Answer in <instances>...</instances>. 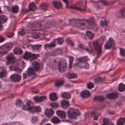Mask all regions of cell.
<instances>
[{
    "label": "cell",
    "instance_id": "1",
    "mask_svg": "<svg viewBox=\"0 0 125 125\" xmlns=\"http://www.w3.org/2000/svg\"><path fill=\"white\" fill-rule=\"evenodd\" d=\"M69 23L72 26L80 29H92L95 25V23L90 20L72 19L70 20Z\"/></svg>",
    "mask_w": 125,
    "mask_h": 125
},
{
    "label": "cell",
    "instance_id": "2",
    "mask_svg": "<svg viewBox=\"0 0 125 125\" xmlns=\"http://www.w3.org/2000/svg\"><path fill=\"white\" fill-rule=\"evenodd\" d=\"M50 23L48 21H42L29 25V27L34 29H44L50 27Z\"/></svg>",
    "mask_w": 125,
    "mask_h": 125
},
{
    "label": "cell",
    "instance_id": "3",
    "mask_svg": "<svg viewBox=\"0 0 125 125\" xmlns=\"http://www.w3.org/2000/svg\"><path fill=\"white\" fill-rule=\"evenodd\" d=\"M80 113L79 110L74 108H70L67 112L68 116L71 119H76L80 115Z\"/></svg>",
    "mask_w": 125,
    "mask_h": 125
},
{
    "label": "cell",
    "instance_id": "4",
    "mask_svg": "<svg viewBox=\"0 0 125 125\" xmlns=\"http://www.w3.org/2000/svg\"><path fill=\"white\" fill-rule=\"evenodd\" d=\"M13 44L11 43H7L0 48V53L2 55L8 52L13 47Z\"/></svg>",
    "mask_w": 125,
    "mask_h": 125
},
{
    "label": "cell",
    "instance_id": "5",
    "mask_svg": "<svg viewBox=\"0 0 125 125\" xmlns=\"http://www.w3.org/2000/svg\"><path fill=\"white\" fill-rule=\"evenodd\" d=\"M67 64L66 61L64 59H61L58 63V70L60 72H64L67 70Z\"/></svg>",
    "mask_w": 125,
    "mask_h": 125
},
{
    "label": "cell",
    "instance_id": "6",
    "mask_svg": "<svg viewBox=\"0 0 125 125\" xmlns=\"http://www.w3.org/2000/svg\"><path fill=\"white\" fill-rule=\"evenodd\" d=\"M37 57H38V55L34 54H32L30 52H26L24 56V58L26 60H28V59L33 60V59H35L36 58H37Z\"/></svg>",
    "mask_w": 125,
    "mask_h": 125
},
{
    "label": "cell",
    "instance_id": "7",
    "mask_svg": "<svg viewBox=\"0 0 125 125\" xmlns=\"http://www.w3.org/2000/svg\"><path fill=\"white\" fill-rule=\"evenodd\" d=\"M21 77L19 74H14L10 76V79L12 81L14 82H18L21 80Z\"/></svg>",
    "mask_w": 125,
    "mask_h": 125
},
{
    "label": "cell",
    "instance_id": "8",
    "mask_svg": "<svg viewBox=\"0 0 125 125\" xmlns=\"http://www.w3.org/2000/svg\"><path fill=\"white\" fill-rule=\"evenodd\" d=\"M114 44V41L112 38H110L108 41L107 42L106 44L105 45V48L106 49H111Z\"/></svg>",
    "mask_w": 125,
    "mask_h": 125
},
{
    "label": "cell",
    "instance_id": "9",
    "mask_svg": "<svg viewBox=\"0 0 125 125\" xmlns=\"http://www.w3.org/2000/svg\"><path fill=\"white\" fill-rule=\"evenodd\" d=\"M7 64H10L13 63L15 61V57L12 54H9L7 57Z\"/></svg>",
    "mask_w": 125,
    "mask_h": 125
},
{
    "label": "cell",
    "instance_id": "10",
    "mask_svg": "<svg viewBox=\"0 0 125 125\" xmlns=\"http://www.w3.org/2000/svg\"><path fill=\"white\" fill-rule=\"evenodd\" d=\"M93 45L95 47V49L97 52V54L98 55H100L101 53V46L99 44V43L97 42V41L93 43Z\"/></svg>",
    "mask_w": 125,
    "mask_h": 125
},
{
    "label": "cell",
    "instance_id": "11",
    "mask_svg": "<svg viewBox=\"0 0 125 125\" xmlns=\"http://www.w3.org/2000/svg\"><path fill=\"white\" fill-rule=\"evenodd\" d=\"M45 115L49 118L51 117L54 114V111L51 108H47L45 111Z\"/></svg>",
    "mask_w": 125,
    "mask_h": 125
},
{
    "label": "cell",
    "instance_id": "12",
    "mask_svg": "<svg viewBox=\"0 0 125 125\" xmlns=\"http://www.w3.org/2000/svg\"><path fill=\"white\" fill-rule=\"evenodd\" d=\"M30 112L32 113H34V112H41V108L39 107H32L28 109Z\"/></svg>",
    "mask_w": 125,
    "mask_h": 125
},
{
    "label": "cell",
    "instance_id": "13",
    "mask_svg": "<svg viewBox=\"0 0 125 125\" xmlns=\"http://www.w3.org/2000/svg\"><path fill=\"white\" fill-rule=\"evenodd\" d=\"M81 95L83 98H87L90 96L91 93L88 91L85 90L81 92Z\"/></svg>",
    "mask_w": 125,
    "mask_h": 125
},
{
    "label": "cell",
    "instance_id": "14",
    "mask_svg": "<svg viewBox=\"0 0 125 125\" xmlns=\"http://www.w3.org/2000/svg\"><path fill=\"white\" fill-rule=\"evenodd\" d=\"M34 101L37 102V103H40L44 101L46 99V96H41V97H38V96H36L34 98Z\"/></svg>",
    "mask_w": 125,
    "mask_h": 125
},
{
    "label": "cell",
    "instance_id": "15",
    "mask_svg": "<svg viewBox=\"0 0 125 125\" xmlns=\"http://www.w3.org/2000/svg\"><path fill=\"white\" fill-rule=\"evenodd\" d=\"M118 95L117 93H109L107 95V97L109 99H115L118 97Z\"/></svg>",
    "mask_w": 125,
    "mask_h": 125
},
{
    "label": "cell",
    "instance_id": "16",
    "mask_svg": "<svg viewBox=\"0 0 125 125\" xmlns=\"http://www.w3.org/2000/svg\"><path fill=\"white\" fill-rule=\"evenodd\" d=\"M50 99L52 101H56L58 99V96L56 93H52L50 95Z\"/></svg>",
    "mask_w": 125,
    "mask_h": 125
},
{
    "label": "cell",
    "instance_id": "17",
    "mask_svg": "<svg viewBox=\"0 0 125 125\" xmlns=\"http://www.w3.org/2000/svg\"><path fill=\"white\" fill-rule=\"evenodd\" d=\"M33 104L31 102L28 101L27 102L26 105L23 106V108L25 110H28L29 108H30L32 107H33Z\"/></svg>",
    "mask_w": 125,
    "mask_h": 125
},
{
    "label": "cell",
    "instance_id": "18",
    "mask_svg": "<svg viewBox=\"0 0 125 125\" xmlns=\"http://www.w3.org/2000/svg\"><path fill=\"white\" fill-rule=\"evenodd\" d=\"M57 114L61 118H65L66 117V113L65 111L62 110H58Z\"/></svg>",
    "mask_w": 125,
    "mask_h": 125
},
{
    "label": "cell",
    "instance_id": "19",
    "mask_svg": "<svg viewBox=\"0 0 125 125\" xmlns=\"http://www.w3.org/2000/svg\"><path fill=\"white\" fill-rule=\"evenodd\" d=\"M53 5L56 9H60L62 7V5L61 2L59 1H55L53 2Z\"/></svg>",
    "mask_w": 125,
    "mask_h": 125
},
{
    "label": "cell",
    "instance_id": "20",
    "mask_svg": "<svg viewBox=\"0 0 125 125\" xmlns=\"http://www.w3.org/2000/svg\"><path fill=\"white\" fill-rule=\"evenodd\" d=\"M61 106L63 108H66L69 107V103L68 101H67L66 100H63L61 102Z\"/></svg>",
    "mask_w": 125,
    "mask_h": 125
},
{
    "label": "cell",
    "instance_id": "21",
    "mask_svg": "<svg viewBox=\"0 0 125 125\" xmlns=\"http://www.w3.org/2000/svg\"><path fill=\"white\" fill-rule=\"evenodd\" d=\"M118 90L120 92H124L125 90V85L123 83H121L118 86Z\"/></svg>",
    "mask_w": 125,
    "mask_h": 125
},
{
    "label": "cell",
    "instance_id": "22",
    "mask_svg": "<svg viewBox=\"0 0 125 125\" xmlns=\"http://www.w3.org/2000/svg\"><path fill=\"white\" fill-rule=\"evenodd\" d=\"M37 6L36 5H35V4H34V3H31L29 6V8L30 10L31 11H35L36 9H37Z\"/></svg>",
    "mask_w": 125,
    "mask_h": 125
},
{
    "label": "cell",
    "instance_id": "23",
    "mask_svg": "<svg viewBox=\"0 0 125 125\" xmlns=\"http://www.w3.org/2000/svg\"><path fill=\"white\" fill-rule=\"evenodd\" d=\"M89 60V58L88 57H83L82 58H80V59H79L78 61L81 63H85L86 62H87Z\"/></svg>",
    "mask_w": 125,
    "mask_h": 125
},
{
    "label": "cell",
    "instance_id": "24",
    "mask_svg": "<svg viewBox=\"0 0 125 125\" xmlns=\"http://www.w3.org/2000/svg\"><path fill=\"white\" fill-rule=\"evenodd\" d=\"M67 76L68 79H71L77 78V74H76V73H68V74H67Z\"/></svg>",
    "mask_w": 125,
    "mask_h": 125
},
{
    "label": "cell",
    "instance_id": "25",
    "mask_svg": "<svg viewBox=\"0 0 125 125\" xmlns=\"http://www.w3.org/2000/svg\"><path fill=\"white\" fill-rule=\"evenodd\" d=\"M32 66L35 70H38L40 68V64L37 62H33L32 64Z\"/></svg>",
    "mask_w": 125,
    "mask_h": 125
},
{
    "label": "cell",
    "instance_id": "26",
    "mask_svg": "<svg viewBox=\"0 0 125 125\" xmlns=\"http://www.w3.org/2000/svg\"><path fill=\"white\" fill-rule=\"evenodd\" d=\"M125 123V118H121L118 120L117 122V124L118 125H122Z\"/></svg>",
    "mask_w": 125,
    "mask_h": 125
},
{
    "label": "cell",
    "instance_id": "27",
    "mask_svg": "<svg viewBox=\"0 0 125 125\" xmlns=\"http://www.w3.org/2000/svg\"><path fill=\"white\" fill-rule=\"evenodd\" d=\"M14 52L17 55H20L23 53V51L20 48H16L14 50Z\"/></svg>",
    "mask_w": 125,
    "mask_h": 125
},
{
    "label": "cell",
    "instance_id": "28",
    "mask_svg": "<svg viewBox=\"0 0 125 125\" xmlns=\"http://www.w3.org/2000/svg\"><path fill=\"white\" fill-rule=\"evenodd\" d=\"M62 96L63 98L67 99H69L71 98V95L68 92H64L62 94Z\"/></svg>",
    "mask_w": 125,
    "mask_h": 125
},
{
    "label": "cell",
    "instance_id": "29",
    "mask_svg": "<svg viewBox=\"0 0 125 125\" xmlns=\"http://www.w3.org/2000/svg\"><path fill=\"white\" fill-rule=\"evenodd\" d=\"M34 68H31V67H30L27 70V73H28V74L29 76H31V75H34L35 74L34 73Z\"/></svg>",
    "mask_w": 125,
    "mask_h": 125
},
{
    "label": "cell",
    "instance_id": "30",
    "mask_svg": "<svg viewBox=\"0 0 125 125\" xmlns=\"http://www.w3.org/2000/svg\"><path fill=\"white\" fill-rule=\"evenodd\" d=\"M8 20V18L5 15H2L1 16V23L3 24L6 23Z\"/></svg>",
    "mask_w": 125,
    "mask_h": 125
},
{
    "label": "cell",
    "instance_id": "31",
    "mask_svg": "<svg viewBox=\"0 0 125 125\" xmlns=\"http://www.w3.org/2000/svg\"><path fill=\"white\" fill-rule=\"evenodd\" d=\"M86 34L87 35V36L90 39H92L94 37V34L91 32V31H87L86 32Z\"/></svg>",
    "mask_w": 125,
    "mask_h": 125
},
{
    "label": "cell",
    "instance_id": "32",
    "mask_svg": "<svg viewBox=\"0 0 125 125\" xmlns=\"http://www.w3.org/2000/svg\"><path fill=\"white\" fill-rule=\"evenodd\" d=\"M94 100L95 101H100V102H102L103 101H104V98L103 97V96H96Z\"/></svg>",
    "mask_w": 125,
    "mask_h": 125
},
{
    "label": "cell",
    "instance_id": "33",
    "mask_svg": "<svg viewBox=\"0 0 125 125\" xmlns=\"http://www.w3.org/2000/svg\"><path fill=\"white\" fill-rule=\"evenodd\" d=\"M51 121L52 123H54V124H57L59 123L60 122V119L57 118V117H54L52 119H51Z\"/></svg>",
    "mask_w": 125,
    "mask_h": 125
},
{
    "label": "cell",
    "instance_id": "34",
    "mask_svg": "<svg viewBox=\"0 0 125 125\" xmlns=\"http://www.w3.org/2000/svg\"><path fill=\"white\" fill-rule=\"evenodd\" d=\"M64 82L63 81H59L56 82L55 85L56 87H60L64 84Z\"/></svg>",
    "mask_w": 125,
    "mask_h": 125
},
{
    "label": "cell",
    "instance_id": "35",
    "mask_svg": "<svg viewBox=\"0 0 125 125\" xmlns=\"http://www.w3.org/2000/svg\"><path fill=\"white\" fill-rule=\"evenodd\" d=\"M12 11L13 13H16L18 12L19 11V8L17 6H15L12 8Z\"/></svg>",
    "mask_w": 125,
    "mask_h": 125
},
{
    "label": "cell",
    "instance_id": "36",
    "mask_svg": "<svg viewBox=\"0 0 125 125\" xmlns=\"http://www.w3.org/2000/svg\"><path fill=\"white\" fill-rule=\"evenodd\" d=\"M15 105L17 107H20L22 105V102L21 100H20V99L17 100L16 102Z\"/></svg>",
    "mask_w": 125,
    "mask_h": 125
},
{
    "label": "cell",
    "instance_id": "37",
    "mask_svg": "<svg viewBox=\"0 0 125 125\" xmlns=\"http://www.w3.org/2000/svg\"><path fill=\"white\" fill-rule=\"evenodd\" d=\"M57 41L59 45H62L64 43V39L62 38H59L57 39Z\"/></svg>",
    "mask_w": 125,
    "mask_h": 125
},
{
    "label": "cell",
    "instance_id": "38",
    "mask_svg": "<svg viewBox=\"0 0 125 125\" xmlns=\"http://www.w3.org/2000/svg\"><path fill=\"white\" fill-rule=\"evenodd\" d=\"M7 74V72L6 70H3L1 72V73H0V75H1V78H2L3 77H5L6 76Z\"/></svg>",
    "mask_w": 125,
    "mask_h": 125
},
{
    "label": "cell",
    "instance_id": "39",
    "mask_svg": "<svg viewBox=\"0 0 125 125\" xmlns=\"http://www.w3.org/2000/svg\"><path fill=\"white\" fill-rule=\"evenodd\" d=\"M104 80H105V78H101V77H98V78H97L96 79H95V81L96 83H99V82H103Z\"/></svg>",
    "mask_w": 125,
    "mask_h": 125
},
{
    "label": "cell",
    "instance_id": "40",
    "mask_svg": "<svg viewBox=\"0 0 125 125\" xmlns=\"http://www.w3.org/2000/svg\"><path fill=\"white\" fill-rule=\"evenodd\" d=\"M87 86H88V88L89 89H92V88H94V84H93L92 83L90 82V83H88Z\"/></svg>",
    "mask_w": 125,
    "mask_h": 125
},
{
    "label": "cell",
    "instance_id": "41",
    "mask_svg": "<svg viewBox=\"0 0 125 125\" xmlns=\"http://www.w3.org/2000/svg\"><path fill=\"white\" fill-rule=\"evenodd\" d=\"M120 54L121 56L125 57V49H120Z\"/></svg>",
    "mask_w": 125,
    "mask_h": 125
},
{
    "label": "cell",
    "instance_id": "42",
    "mask_svg": "<svg viewBox=\"0 0 125 125\" xmlns=\"http://www.w3.org/2000/svg\"><path fill=\"white\" fill-rule=\"evenodd\" d=\"M69 68H71L72 65V62L73 61V58L72 57H69Z\"/></svg>",
    "mask_w": 125,
    "mask_h": 125
},
{
    "label": "cell",
    "instance_id": "43",
    "mask_svg": "<svg viewBox=\"0 0 125 125\" xmlns=\"http://www.w3.org/2000/svg\"><path fill=\"white\" fill-rule=\"evenodd\" d=\"M41 47V45H35L32 47V49L34 50H39Z\"/></svg>",
    "mask_w": 125,
    "mask_h": 125
},
{
    "label": "cell",
    "instance_id": "44",
    "mask_svg": "<svg viewBox=\"0 0 125 125\" xmlns=\"http://www.w3.org/2000/svg\"><path fill=\"white\" fill-rule=\"evenodd\" d=\"M109 123V121L108 119H104L103 120V124L105 125H108Z\"/></svg>",
    "mask_w": 125,
    "mask_h": 125
},
{
    "label": "cell",
    "instance_id": "45",
    "mask_svg": "<svg viewBox=\"0 0 125 125\" xmlns=\"http://www.w3.org/2000/svg\"><path fill=\"white\" fill-rule=\"evenodd\" d=\"M45 46H46V47L47 46V47H55V41L53 42H52V43H51V44H50V45H46Z\"/></svg>",
    "mask_w": 125,
    "mask_h": 125
},
{
    "label": "cell",
    "instance_id": "46",
    "mask_svg": "<svg viewBox=\"0 0 125 125\" xmlns=\"http://www.w3.org/2000/svg\"><path fill=\"white\" fill-rule=\"evenodd\" d=\"M50 106H51L52 108H57L58 107V105L57 104H56V103H53L51 104H50Z\"/></svg>",
    "mask_w": 125,
    "mask_h": 125
},
{
    "label": "cell",
    "instance_id": "47",
    "mask_svg": "<svg viewBox=\"0 0 125 125\" xmlns=\"http://www.w3.org/2000/svg\"><path fill=\"white\" fill-rule=\"evenodd\" d=\"M101 25L102 26H106L107 25V23L106 21H101Z\"/></svg>",
    "mask_w": 125,
    "mask_h": 125
},
{
    "label": "cell",
    "instance_id": "48",
    "mask_svg": "<svg viewBox=\"0 0 125 125\" xmlns=\"http://www.w3.org/2000/svg\"><path fill=\"white\" fill-rule=\"evenodd\" d=\"M32 37L35 38V39H37L39 37V35L37 34H36V33H34L32 35Z\"/></svg>",
    "mask_w": 125,
    "mask_h": 125
},
{
    "label": "cell",
    "instance_id": "49",
    "mask_svg": "<svg viewBox=\"0 0 125 125\" xmlns=\"http://www.w3.org/2000/svg\"><path fill=\"white\" fill-rule=\"evenodd\" d=\"M37 120H38V118L36 117H34L32 119V122L33 123H34L36 122L37 121Z\"/></svg>",
    "mask_w": 125,
    "mask_h": 125
},
{
    "label": "cell",
    "instance_id": "50",
    "mask_svg": "<svg viewBox=\"0 0 125 125\" xmlns=\"http://www.w3.org/2000/svg\"><path fill=\"white\" fill-rule=\"evenodd\" d=\"M19 34L20 35H24L25 34V32L24 30H21L20 31H19Z\"/></svg>",
    "mask_w": 125,
    "mask_h": 125
},
{
    "label": "cell",
    "instance_id": "51",
    "mask_svg": "<svg viewBox=\"0 0 125 125\" xmlns=\"http://www.w3.org/2000/svg\"><path fill=\"white\" fill-rule=\"evenodd\" d=\"M4 40H5L4 38L2 36H1V43L3 42Z\"/></svg>",
    "mask_w": 125,
    "mask_h": 125
},
{
    "label": "cell",
    "instance_id": "52",
    "mask_svg": "<svg viewBox=\"0 0 125 125\" xmlns=\"http://www.w3.org/2000/svg\"><path fill=\"white\" fill-rule=\"evenodd\" d=\"M2 27H3V26L1 25V30H2Z\"/></svg>",
    "mask_w": 125,
    "mask_h": 125
}]
</instances>
